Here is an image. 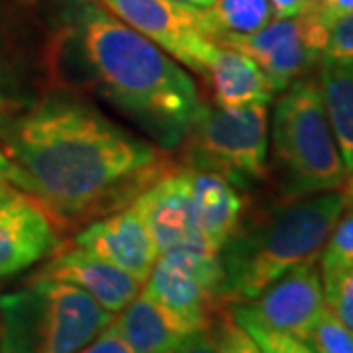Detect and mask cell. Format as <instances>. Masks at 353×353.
I'll list each match as a JSON object with an SVG mask.
<instances>
[{
	"label": "cell",
	"instance_id": "6da1fadb",
	"mask_svg": "<svg viewBox=\"0 0 353 353\" xmlns=\"http://www.w3.org/2000/svg\"><path fill=\"white\" fill-rule=\"evenodd\" d=\"M0 148L20 175L18 190L59 230L112 214L175 169L163 150L69 88L0 114Z\"/></svg>",
	"mask_w": 353,
	"mask_h": 353
},
{
	"label": "cell",
	"instance_id": "7a4b0ae2",
	"mask_svg": "<svg viewBox=\"0 0 353 353\" xmlns=\"http://www.w3.org/2000/svg\"><path fill=\"white\" fill-rule=\"evenodd\" d=\"M69 18L97 90L161 150L181 145L206 106L189 71L99 0H71Z\"/></svg>",
	"mask_w": 353,
	"mask_h": 353
},
{
	"label": "cell",
	"instance_id": "3957f363",
	"mask_svg": "<svg viewBox=\"0 0 353 353\" xmlns=\"http://www.w3.org/2000/svg\"><path fill=\"white\" fill-rule=\"evenodd\" d=\"M345 210L340 190L289 199L271 214L238 232L220 250V301L248 304L296 265L318 261Z\"/></svg>",
	"mask_w": 353,
	"mask_h": 353
},
{
	"label": "cell",
	"instance_id": "277c9868",
	"mask_svg": "<svg viewBox=\"0 0 353 353\" xmlns=\"http://www.w3.org/2000/svg\"><path fill=\"white\" fill-rule=\"evenodd\" d=\"M112 318L73 285L32 277L0 296V353H79Z\"/></svg>",
	"mask_w": 353,
	"mask_h": 353
},
{
	"label": "cell",
	"instance_id": "5b68a950",
	"mask_svg": "<svg viewBox=\"0 0 353 353\" xmlns=\"http://www.w3.org/2000/svg\"><path fill=\"white\" fill-rule=\"evenodd\" d=\"M273 153L287 181V199L338 190L347 171L332 134L322 92L312 79L283 90L273 110Z\"/></svg>",
	"mask_w": 353,
	"mask_h": 353
},
{
	"label": "cell",
	"instance_id": "8992f818",
	"mask_svg": "<svg viewBox=\"0 0 353 353\" xmlns=\"http://www.w3.org/2000/svg\"><path fill=\"white\" fill-rule=\"evenodd\" d=\"M183 143V159L189 169L216 173L236 187L263 181L269 173L267 104L204 106Z\"/></svg>",
	"mask_w": 353,
	"mask_h": 353
},
{
	"label": "cell",
	"instance_id": "52a82bcc",
	"mask_svg": "<svg viewBox=\"0 0 353 353\" xmlns=\"http://www.w3.org/2000/svg\"><path fill=\"white\" fill-rule=\"evenodd\" d=\"M328 30L310 2V6L296 16L273 18L257 32L228 36L216 43L250 55L271 81L275 92H281L322 63Z\"/></svg>",
	"mask_w": 353,
	"mask_h": 353
},
{
	"label": "cell",
	"instance_id": "ba28073f",
	"mask_svg": "<svg viewBox=\"0 0 353 353\" xmlns=\"http://www.w3.org/2000/svg\"><path fill=\"white\" fill-rule=\"evenodd\" d=\"M222 265L218 253L171 250L161 253L141 292L194 328H208L220 301Z\"/></svg>",
	"mask_w": 353,
	"mask_h": 353
},
{
	"label": "cell",
	"instance_id": "9c48e42d",
	"mask_svg": "<svg viewBox=\"0 0 353 353\" xmlns=\"http://www.w3.org/2000/svg\"><path fill=\"white\" fill-rule=\"evenodd\" d=\"M118 20L152 39L173 59L206 79L216 41L208 38L204 12L175 0H99Z\"/></svg>",
	"mask_w": 353,
	"mask_h": 353
},
{
	"label": "cell",
	"instance_id": "30bf717a",
	"mask_svg": "<svg viewBox=\"0 0 353 353\" xmlns=\"http://www.w3.org/2000/svg\"><path fill=\"white\" fill-rule=\"evenodd\" d=\"M324 308L326 299L320 265L318 261H308L292 267L273 281L252 303L236 304L230 310L265 328L285 332L303 340Z\"/></svg>",
	"mask_w": 353,
	"mask_h": 353
},
{
	"label": "cell",
	"instance_id": "8fae6325",
	"mask_svg": "<svg viewBox=\"0 0 353 353\" xmlns=\"http://www.w3.org/2000/svg\"><path fill=\"white\" fill-rule=\"evenodd\" d=\"M132 204L150 228L159 255L171 250L212 252L199 228L189 173L185 167L165 173Z\"/></svg>",
	"mask_w": 353,
	"mask_h": 353
},
{
	"label": "cell",
	"instance_id": "7c38bea8",
	"mask_svg": "<svg viewBox=\"0 0 353 353\" xmlns=\"http://www.w3.org/2000/svg\"><path fill=\"white\" fill-rule=\"evenodd\" d=\"M73 245L97 255L143 285L159 257L152 232L134 204L90 222L73 240Z\"/></svg>",
	"mask_w": 353,
	"mask_h": 353
},
{
	"label": "cell",
	"instance_id": "4fadbf2b",
	"mask_svg": "<svg viewBox=\"0 0 353 353\" xmlns=\"http://www.w3.org/2000/svg\"><path fill=\"white\" fill-rule=\"evenodd\" d=\"M61 245L59 228L36 199L16 190L0 201V279L18 275Z\"/></svg>",
	"mask_w": 353,
	"mask_h": 353
},
{
	"label": "cell",
	"instance_id": "5bb4252c",
	"mask_svg": "<svg viewBox=\"0 0 353 353\" xmlns=\"http://www.w3.org/2000/svg\"><path fill=\"white\" fill-rule=\"evenodd\" d=\"M34 277L55 279L69 283L90 299H94L108 312H120L126 308L141 290V283L116 265L104 261L97 255H90L81 248H59L48 257Z\"/></svg>",
	"mask_w": 353,
	"mask_h": 353
},
{
	"label": "cell",
	"instance_id": "9a60e30c",
	"mask_svg": "<svg viewBox=\"0 0 353 353\" xmlns=\"http://www.w3.org/2000/svg\"><path fill=\"white\" fill-rule=\"evenodd\" d=\"M110 328L132 353H175L192 334L201 332L141 290L114 314Z\"/></svg>",
	"mask_w": 353,
	"mask_h": 353
},
{
	"label": "cell",
	"instance_id": "2e32d148",
	"mask_svg": "<svg viewBox=\"0 0 353 353\" xmlns=\"http://www.w3.org/2000/svg\"><path fill=\"white\" fill-rule=\"evenodd\" d=\"M185 169L189 173L194 212L202 236L212 252L220 253L241 226L245 201L236 185H232L224 176L189 167Z\"/></svg>",
	"mask_w": 353,
	"mask_h": 353
},
{
	"label": "cell",
	"instance_id": "e0dca14e",
	"mask_svg": "<svg viewBox=\"0 0 353 353\" xmlns=\"http://www.w3.org/2000/svg\"><path fill=\"white\" fill-rule=\"evenodd\" d=\"M206 81H210L216 106L238 108L253 102L269 104L275 97V88L261 67L250 55L216 43L210 55Z\"/></svg>",
	"mask_w": 353,
	"mask_h": 353
},
{
	"label": "cell",
	"instance_id": "ac0fdd59",
	"mask_svg": "<svg viewBox=\"0 0 353 353\" xmlns=\"http://www.w3.org/2000/svg\"><path fill=\"white\" fill-rule=\"evenodd\" d=\"M320 92L347 175L353 173V61H322Z\"/></svg>",
	"mask_w": 353,
	"mask_h": 353
},
{
	"label": "cell",
	"instance_id": "d6986e66",
	"mask_svg": "<svg viewBox=\"0 0 353 353\" xmlns=\"http://www.w3.org/2000/svg\"><path fill=\"white\" fill-rule=\"evenodd\" d=\"M204 12L206 32L212 41L261 30L273 20L269 0H216Z\"/></svg>",
	"mask_w": 353,
	"mask_h": 353
},
{
	"label": "cell",
	"instance_id": "ffe728a7",
	"mask_svg": "<svg viewBox=\"0 0 353 353\" xmlns=\"http://www.w3.org/2000/svg\"><path fill=\"white\" fill-rule=\"evenodd\" d=\"M326 306L353 330V263L320 267Z\"/></svg>",
	"mask_w": 353,
	"mask_h": 353
},
{
	"label": "cell",
	"instance_id": "44dd1931",
	"mask_svg": "<svg viewBox=\"0 0 353 353\" xmlns=\"http://www.w3.org/2000/svg\"><path fill=\"white\" fill-rule=\"evenodd\" d=\"M303 341L314 353H353V330L347 328L328 306Z\"/></svg>",
	"mask_w": 353,
	"mask_h": 353
},
{
	"label": "cell",
	"instance_id": "7402d4cb",
	"mask_svg": "<svg viewBox=\"0 0 353 353\" xmlns=\"http://www.w3.org/2000/svg\"><path fill=\"white\" fill-rule=\"evenodd\" d=\"M218 353H263L257 341L236 322L232 312H220L210 322Z\"/></svg>",
	"mask_w": 353,
	"mask_h": 353
},
{
	"label": "cell",
	"instance_id": "603a6c76",
	"mask_svg": "<svg viewBox=\"0 0 353 353\" xmlns=\"http://www.w3.org/2000/svg\"><path fill=\"white\" fill-rule=\"evenodd\" d=\"M232 316L236 318V322L240 326L245 328V332L252 336L253 340L257 341V345L263 350V353H314L301 338H294L290 334L277 332V330L265 328L261 324L253 322L245 316L236 314V312H232Z\"/></svg>",
	"mask_w": 353,
	"mask_h": 353
},
{
	"label": "cell",
	"instance_id": "cb8c5ba5",
	"mask_svg": "<svg viewBox=\"0 0 353 353\" xmlns=\"http://www.w3.org/2000/svg\"><path fill=\"white\" fill-rule=\"evenodd\" d=\"M353 263V210H343L338 218L336 226L330 234L324 250L320 253L318 265L332 267V265Z\"/></svg>",
	"mask_w": 353,
	"mask_h": 353
},
{
	"label": "cell",
	"instance_id": "d4e9b609",
	"mask_svg": "<svg viewBox=\"0 0 353 353\" xmlns=\"http://www.w3.org/2000/svg\"><path fill=\"white\" fill-rule=\"evenodd\" d=\"M32 102L26 97L24 83L18 75L14 63L0 48V114H10L24 108Z\"/></svg>",
	"mask_w": 353,
	"mask_h": 353
},
{
	"label": "cell",
	"instance_id": "484cf974",
	"mask_svg": "<svg viewBox=\"0 0 353 353\" xmlns=\"http://www.w3.org/2000/svg\"><path fill=\"white\" fill-rule=\"evenodd\" d=\"M322 61H353V12L330 26Z\"/></svg>",
	"mask_w": 353,
	"mask_h": 353
},
{
	"label": "cell",
	"instance_id": "4316f807",
	"mask_svg": "<svg viewBox=\"0 0 353 353\" xmlns=\"http://www.w3.org/2000/svg\"><path fill=\"white\" fill-rule=\"evenodd\" d=\"M79 353H132L126 347V343L116 336V332L110 328V324L102 330L101 334L85 345Z\"/></svg>",
	"mask_w": 353,
	"mask_h": 353
},
{
	"label": "cell",
	"instance_id": "83f0119b",
	"mask_svg": "<svg viewBox=\"0 0 353 353\" xmlns=\"http://www.w3.org/2000/svg\"><path fill=\"white\" fill-rule=\"evenodd\" d=\"M312 6L328 28L336 20L353 12V0H312Z\"/></svg>",
	"mask_w": 353,
	"mask_h": 353
},
{
	"label": "cell",
	"instance_id": "f1b7e54d",
	"mask_svg": "<svg viewBox=\"0 0 353 353\" xmlns=\"http://www.w3.org/2000/svg\"><path fill=\"white\" fill-rule=\"evenodd\" d=\"M175 353H218L210 326L196 332V334H192L189 340L185 341Z\"/></svg>",
	"mask_w": 353,
	"mask_h": 353
},
{
	"label": "cell",
	"instance_id": "f546056e",
	"mask_svg": "<svg viewBox=\"0 0 353 353\" xmlns=\"http://www.w3.org/2000/svg\"><path fill=\"white\" fill-rule=\"evenodd\" d=\"M312 0H269L271 10H273V18H289V16H296L303 10L310 6Z\"/></svg>",
	"mask_w": 353,
	"mask_h": 353
},
{
	"label": "cell",
	"instance_id": "4dcf8cb0",
	"mask_svg": "<svg viewBox=\"0 0 353 353\" xmlns=\"http://www.w3.org/2000/svg\"><path fill=\"white\" fill-rule=\"evenodd\" d=\"M18 185H20V175H18L12 161L8 159V155L0 148V189L10 187V189L18 190Z\"/></svg>",
	"mask_w": 353,
	"mask_h": 353
},
{
	"label": "cell",
	"instance_id": "1f68e13d",
	"mask_svg": "<svg viewBox=\"0 0 353 353\" xmlns=\"http://www.w3.org/2000/svg\"><path fill=\"white\" fill-rule=\"evenodd\" d=\"M340 192L343 194V201H345V208L353 210V173L345 176V181L341 183Z\"/></svg>",
	"mask_w": 353,
	"mask_h": 353
},
{
	"label": "cell",
	"instance_id": "d6a6232c",
	"mask_svg": "<svg viewBox=\"0 0 353 353\" xmlns=\"http://www.w3.org/2000/svg\"><path fill=\"white\" fill-rule=\"evenodd\" d=\"M179 4H185V6H192V8H199V10H208L214 6L216 0H175Z\"/></svg>",
	"mask_w": 353,
	"mask_h": 353
},
{
	"label": "cell",
	"instance_id": "836d02e7",
	"mask_svg": "<svg viewBox=\"0 0 353 353\" xmlns=\"http://www.w3.org/2000/svg\"><path fill=\"white\" fill-rule=\"evenodd\" d=\"M16 189H10V187H4V189H0V201H4V199H8L10 194H14Z\"/></svg>",
	"mask_w": 353,
	"mask_h": 353
}]
</instances>
